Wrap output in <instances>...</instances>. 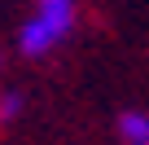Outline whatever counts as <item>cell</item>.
Wrapping results in <instances>:
<instances>
[{"label": "cell", "mask_w": 149, "mask_h": 145, "mask_svg": "<svg viewBox=\"0 0 149 145\" xmlns=\"http://www.w3.org/2000/svg\"><path fill=\"white\" fill-rule=\"evenodd\" d=\"M35 18L44 27H53L57 35H70V27H74V0H40Z\"/></svg>", "instance_id": "6da1fadb"}, {"label": "cell", "mask_w": 149, "mask_h": 145, "mask_svg": "<svg viewBox=\"0 0 149 145\" xmlns=\"http://www.w3.org/2000/svg\"><path fill=\"white\" fill-rule=\"evenodd\" d=\"M118 132H123L127 145H149V114L145 110H127L118 119Z\"/></svg>", "instance_id": "7a4b0ae2"}, {"label": "cell", "mask_w": 149, "mask_h": 145, "mask_svg": "<svg viewBox=\"0 0 149 145\" xmlns=\"http://www.w3.org/2000/svg\"><path fill=\"white\" fill-rule=\"evenodd\" d=\"M18 110H22V97L18 92H5V97H0V119H5V123L18 119Z\"/></svg>", "instance_id": "3957f363"}]
</instances>
